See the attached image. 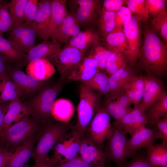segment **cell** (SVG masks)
Here are the masks:
<instances>
[{
	"label": "cell",
	"mask_w": 167,
	"mask_h": 167,
	"mask_svg": "<svg viewBox=\"0 0 167 167\" xmlns=\"http://www.w3.org/2000/svg\"><path fill=\"white\" fill-rule=\"evenodd\" d=\"M118 122L122 130L130 135L148 123L144 113L141 111L139 107L133 108Z\"/></svg>",
	"instance_id": "44dd1931"
},
{
	"label": "cell",
	"mask_w": 167,
	"mask_h": 167,
	"mask_svg": "<svg viewBox=\"0 0 167 167\" xmlns=\"http://www.w3.org/2000/svg\"><path fill=\"white\" fill-rule=\"evenodd\" d=\"M157 139L156 128L148 129L144 126L136 131L128 139L127 149L131 158L135 156L138 150L153 144Z\"/></svg>",
	"instance_id": "4fadbf2b"
},
{
	"label": "cell",
	"mask_w": 167,
	"mask_h": 167,
	"mask_svg": "<svg viewBox=\"0 0 167 167\" xmlns=\"http://www.w3.org/2000/svg\"><path fill=\"white\" fill-rule=\"evenodd\" d=\"M144 94L139 108L144 112L156 102L165 91L162 82L158 78L146 73Z\"/></svg>",
	"instance_id": "5bb4252c"
},
{
	"label": "cell",
	"mask_w": 167,
	"mask_h": 167,
	"mask_svg": "<svg viewBox=\"0 0 167 167\" xmlns=\"http://www.w3.org/2000/svg\"><path fill=\"white\" fill-rule=\"evenodd\" d=\"M85 54L75 48L66 46L46 59L56 66L62 78L67 80L71 73L81 62Z\"/></svg>",
	"instance_id": "52a82bcc"
},
{
	"label": "cell",
	"mask_w": 167,
	"mask_h": 167,
	"mask_svg": "<svg viewBox=\"0 0 167 167\" xmlns=\"http://www.w3.org/2000/svg\"><path fill=\"white\" fill-rule=\"evenodd\" d=\"M52 0L40 1L38 3V9L34 22L37 30V35L44 41L49 40V30L51 11Z\"/></svg>",
	"instance_id": "e0dca14e"
},
{
	"label": "cell",
	"mask_w": 167,
	"mask_h": 167,
	"mask_svg": "<svg viewBox=\"0 0 167 167\" xmlns=\"http://www.w3.org/2000/svg\"><path fill=\"white\" fill-rule=\"evenodd\" d=\"M66 0H52L50 22L48 37L51 40L68 13Z\"/></svg>",
	"instance_id": "7402d4cb"
},
{
	"label": "cell",
	"mask_w": 167,
	"mask_h": 167,
	"mask_svg": "<svg viewBox=\"0 0 167 167\" xmlns=\"http://www.w3.org/2000/svg\"><path fill=\"white\" fill-rule=\"evenodd\" d=\"M38 3L37 0H28L24 10L25 22L30 24L34 21L37 12Z\"/></svg>",
	"instance_id": "ee69618b"
},
{
	"label": "cell",
	"mask_w": 167,
	"mask_h": 167,
	"mask_svg": "<svg viewBox=\"0 0 167 167\" xmlns=\"http://www.w3.org/2000/svg\"><path fill=\"white\" fill-rule=\"evenodd\" d=\"M7 62L8 61L0 54V75L6 72L8 69Z\"/></svg>",
	"instance_id": "11a10c76"
},
{
	"label": "cell",
	"mask_w": 167,
	"mask_h": 167,
	"mask_svg": "<svg viewBox=\"0 0 167 167\" xmlns=\"http://www.w3.org/2000/svg\"><path fill=\"white\" fill-rule=\"evenodd\" d=\"M106 41L111 51H117L125 56L128 47L123 29L114 28L106 37Z\"/></svg>",
	"instance_id": "4dcf8cb0"
},
{
	"label": "cell",
	"mask_w": 167,
	"mask_h": 167,
	"mask_svg": "<svg viewBox=\"0 0 167 167\" xmlns=\"http://www.w3.org/2000/svg\"><path fill=\"white\" fill-rule=\"evenodd\" d=\"M116 14L121 19L123 26L125 22L131 17V12L127 7L122 6L116 12Z\"/></svg>",
	"instance_id": "816d5d0a"
},
{
	"label": "cell",
	"mask_w": 167,
	"mask_h": 167,
	"mask_svg": "<svg viewBox=\"0 0 167 167\" xmlns=\"http://www.w3.org/2000/svg\"><path fill=\"white\" fill-rule=\"evenodd\" d=\"M106 167H109L108 166H107Z\"/></svg>",
	"instance_id": "680465c9"
},
{
	"label": "cell",
	"mask_w": 167,
	"mask_h": 167,
	"mask_svg": "<svg viewBox=\"0 0 167 167\" xmlns=\"http://www.w3.org/2000/svg\"><path fill=\"white\" fill-rule=\"evenodd\" d=\"M143 113L148 123L152 124L155 125L160 118L167 117V94L165 90Z\"/></svg>",
	"instance_id": "4316f807"
},
{
	"label": "cell",
	"mask_w": 167,
	"mask_h": 167,
	"mask_svg": "<svg viewBox=\"0 0 167 167\" xmlns=\"http://www.w3.org/2000/svg\"><path fill=\"white\" fill-rule=\"evenodd\" d=\"M158 139L162 140V143L167 144V117L159 119L156 123Z\"/></svg>",
	"instance_id": "bcb514c9"
},
{
	"label": "cell",
	"mask_w": 167,
	"mask_h": 167,
	"mask_svg": "<svg viewBox=\"0 0 167 167\" xmlns=\"http://www.w3.org/2000/svg\"><path fill=\"white\" fill-rule=\"evenodd\" d=\"M75 111L74 105L71 102L65 99L60 98L54 101L51 108V114L56 120L68 123Z\"/></svg>",
	"instance_id": "484cf974"
},
{
	"label": "cell",
	"mask_w": 167,
	"mask_h": 167,
	"mask_svg": "<svg viewBox=\"0 0 167 167\" xmlns=\"http://www.w3.org/2000/svg\"><path fill=\"white\" fill-rule=\"evenodd\" d=\"M77 110L78 121L75 130L81 137L101 106V95L90 89L82 83Z\"/></svg>",
	"instance_id": "3957f363"
},
{
	"label": "cell",
	"mask_w": 167,
	"mask_h": 167,
	"mask_svg": "<svg viewBox=\"0 0 167 167\" xmlns=\"http://www.w3.org/2000/svg\"><path fill=\"white\" fill-rule=\"evenodd\" d=\"M52 148L54 154L50 159L56 165L65 164L79 156L81 136L73 127Z\"/></svg>",
	"instance_id": "8992f818"
},
{
	"label": "cell",
	"mask_w": 167,
	"mask_h": 167,
	"mask_svg": "<svg viewBox=\"0 0 167 167\" xmlns=\"http://www.w3.org/2000/svg\"><path fill=\"white\" fill-rule=\"evenodd\" d=\"M96 45L93 47L94 49L90 54L93 56L97 61L99 68L104 70H105L107 61L111 51L102 46H96Z\"/></svg>",
	"instance_id": "b9f144b4"
},
{
	"label": "cell",
	"mask_w": 167,
	"mask_h": 167,
	"mask_svg": "<svg viewBox=\"0 0 167 167\" xmlns=\"http://www.w3.org/2000/svg\"><path fill=\"white\" fill-rule=\"evenodd\" d=\"M115 15L114 12L106 11L103 9L100 13L98 20L99 27L102 33L105 37L115 28Z\"/></svg>",
	"instance_id": "f35d334b"
},
{
	"label": "cell",
	"mask_w": 167,
	"mask_h": 167,
	"mask_svg": "<svg viewBox=\"0 0 167 167\" xmlns=\"http://www.w3.org/2000/svg\"><path fill=\"white\" fill-rule=\"evenodd\" d=\"M57 90L54 88L45 89L39 96L33 106V111L37 117L45 119L51 116V111L57 95Z\"/></svg>",
	"instance_id": "cb8c5ba5"
},
{
	"label": "cell",
	"mask_w": 167,
	"mask_h": 167,
	"mask_svg": "<svg viewBox=\"0 0 167 167\" xmlns=\"http://www.w3.org/2000/svg\"><path fill=\"white\" fill-rule=\"evenodd\" d=\"M71 2V13L79 25L88 24L94 21L99 11V1L76 0Z\"/></svg>",
	"instance_id": "7c38bea8"
},
{
	"label": "cell",
	"mask_w": 167,
	"mask_h": 167,
	"mask_svg": "<svg viewBox=\"0 0 167 167\" xmlns=\"http://www.w3.org/2000/svg\"><path fill=\"white\" fill-rule=\"evenodd\" d=\"M130 83L133 88L135 94L134 107H139L144 94L145 85V76H135L130 82Z\"/></svg>",
	"instance_id": "ab89813d"
},
{
	"label": "cell",
	"mask_w": 167,
	"mask_h": 167,
	"mask_svg": "<svg viewBox=\"0 0 167 167\" xmlns=\"http://www.w3.org/2000/svg\"><path fill=\"white\" fill-rule=\"evenodd\" d=\"M61 49L60 43L56 41H44L32 47L26 54L22 64H25L40 59L47 58Z\"/></svg>",
	"instance_id": "ac0fdd59"
},
{
	"label": "cell",
	"mask_w": 167,
	"mask_h": 167,
	"mask_svg": "<svg viewBox=\"0 0 167 167\" xmlns=\"http://www.w3.org/2000/svg\"><path fill=\"white\" fill-rule=\"evenodd\" d=\"M127 61L125 55L117 51H111L107 61L105 70L109 76L127 65Z\"/></svg>",
	"instance_id": "e575fe53"
},
{
	"label": "cell",
	"mask_w": 167,
	"mask_h": 167,
	"mask_svg": "<svg viewBox=\"0 0 167 167\" xmlns=\"http://www.w3.org/2000/svg\"><path fill=\"white\" fill-rule=\"evenodd\" d=\"M71 127L68 123L48 122L41 127L38 133L37 144L32 158L35 162L49 157L48 154Z\"/></svg>",
	"instance_id": "7a4b0ae2"
},
{
	"label": "cell",
	"mask_w": 167,
	"mask_h": 167,
	"mask_svg": "<svg viewBox=\"0 0 167 167\" xmlns=\"http://www.w3.org/2000/svg\"><path fill=\"white\" fill-rule=\"evenodd\" d=\"M12 150L9 151L0 142V167H6Z\"/></svg>",
	"instance_id": "c3c4849f"
},
{
	"label": "cell",
	"mask_w": 167,
	"mask_h": 167,
	"mask_svg": "<svg viewBox=\"0 0 167 167\" xmlns=\"http://www.w3.org/2000/svg\"><path fill=\"white\" fill-rule=\"evenodd\" d=\"M128 139L119 122L112 123L110 135L106 140L104 151L108 162H113L117 167H124L131 158L127 149Z\"/></svg>",
	"instance_id": "5b68a950"
},
{
	"label": "cell",
	"mask_w": 167,
	"mask_h": 167,
	"mask_svg": "<svg viewBox=\"0 0 167 167\" xmlns=\"http://www.w3.org/2000/svg\"><path fill=\"white\" fill-rule=\"evenodd\" d=\"M55 71L51 62L44 58L30 62L26 69L28 75L39 81L49 78L54 73Z\"/></svg>",
	"instance_id": "603a6c76"
},
{
	"label": "cell",
	"mask_w": 167,
	"mask_h": 167,
	"mask_svg": "<svg viewBox=\"0 0 167 167\" xmlns=\"http://www.w3.org/2000/svg\"><path fill=\"white\" fill-rule=\"evenodd\" d=\"M7 40L17 49L25 54L35 46L37 30L34 22H25L15 26Z\"/></svg>",
	"instance_id": "30bf717a"
},
{
	"label": "cell",
	"mask_w": 167,
	"mask_h": 167,
	"mask_svg": "<svg viewBox=\"0 0 167 167\" xmlns=\"http://www.w3.org/2000/svg\"><path fill=\"white\" fill-rule=\"evenodd\" d=\"M124 4L141 20L145 23L147 22L149 15L146 0H124Z\"/></svg>",
	"instance_id": "74e56055"
},
{
	"label": "cell",
	"mask_w": 167,
	"mask_h": 167,
	"mask_svg": "<svg viewBox=\"0 0 167 167\" xmlns=\"http://www.w3.org/2000/svg\"><path fill=\"white\" fill-rule=\"evenodd\" d=\"M124 3V0H105L103 2V10L116 12L118 9Z\"/></svg>",
	"instance_id": "681fc988"
},
{
	"label": "cell",
	"mask_w": 167,
	"mask_h": 167,
	"mask_svg": "<svg viewBox=\"0 0 167 167\" xmlns=\"http://www.w3.org/2000/svg\"><path fill=\"white\" fill-rule=\"evenodd\" d=\"M104 105L102 106L115 120L119 122L122 118L132 109H126L118 102L108 94Z\"/></svg>",
	"instance_id": "d590c367"
},
{
	"label": "cell",
	"mask_w": 167,
	"mask_h": 167,
	"mask_svg": "<svg viewBox=\"0 0 167 167\" xmlns=\"http://www.w3.org/2000/svg\"><path fill=\"white\" fill-rule=\"evenodd\" d=\"M82 83L101 95L106 96L109 93V77L105 72L99 71L90 79Z\"/></svg>",
	"instance_id": "f546056e"
},
{
	"label": "cell",
	"mask_w": 167,
	"mask_h": 167,
	"mask_svg": "<svg viewBox=\"0 0 167 167\" xmlns=\"http://www.w3.org/2000/svg\"><path fill=\"white\" fill-rule=\"evenodd\" d=\"M124 167H152L147 161L145 157L135 156L131 160L126 162Z\"/></svg>",
	"instance_id": "7dc6e473"
},
{
	"label": "cell",
	"mask_w": 167,
	"mask_h": 167,
	"mask_svg": "<svg viewBox=\"0 0 167 167\" xmlns=\"http://www.w3.org/2000/svg\"><path fill=\"white\" fill-rule=\"evenodd\" d=\"M26 54L16 48L3 36L0 35V54L8 62H18L23 61Z\"/></svg>",
	"instance_id": "d6a6232c"
},
{
	"label": "cell",
	"mask_w": 167,
	"mask_h": 167,
	"mask_svg": "<svg viewBox=\"0 0 167 167\" xmlns=\"http://www.w3.org/2000/svg\"><path fill=\"white\" fill-rule=\"evenodd\" d=\"M152 24L154 31L157 33L167 44V13L153 18Z\"/></svg>",
	"instance_id": "60d3db41"
},
{
	"label": "cell",
	"mask_w": 167,
	"mask_h": 167,
	"mask_svg": "<svg viewBox=\"0 0 167 167\" xmlns=\"http://www.w3.org/2000/svg\"><path fill=\"white\" fill-rule=\"evenodd\" d=\"M79 25L71 13L68 12L52 40L67 45L70 40L80 31Z\"/></svg>",
	"instance_id": "d6986e66"
},
{
	"label": "cell",
	"mask_w": 167,
	"mask_h": 167,
	"mask_svg": "<svg viewBox=\"0 0 167 167\" xmlns=\"http://www.w3.org/2000/svg\"><path fill=\"white\" fill-rule=\"evenodd\" d=\"M79 156L90 167H106L108 162L104 150L88 135L81 137Z\"/></svg>",
	"instance_id": "8fae6325"
},
{
	"label": "cell",
	"mask_w": 167,
	"mask_h": 167,
	"mask_svg": "<svg viewBox=\"0 0 167 167\" xmlns=\"http://www.w3.org/2000/svg\"><path fill=\"white\" fill-rule=\"evenodd\" d=\"M41 126L37 121L27 117L3 130L0 142L9 151L13 150L36 135Z\"/></svg>",
	"instance_id": "277c9868"
},
{
	"label": "cell",
	"mask_w": 167,
	"mask_h": 167,
	"mask_svg": "<svg viewBox=\"0 0 167 167\" xmlns=\"http://www.w3.org/2000/svg\"><path fill=\"white\" fill-rule=\"evenodd\" d=\"M147 148L145 158L152 167H167V144L158 143Z\"/></svg>",
	"instance_id": "83f0119b"
},
{
	"label": "cell",
	"mask_w": 167,
	"mask_h": 167,
	"mask_svg": "<svg viewBox=\"0 0 167 167\" xmlns=\"http://www.w3.org/2000/svg\"><path fill=\"white\" fill-rule=\"evenodd\" d=\"M141 21L135 15H131L123 27L128 47L126 56L127 63L131 66L135 64L140 50Z\"/></svg>",
	"instance_id": "9c48e42d"
},
{
	"label": "cell",
	"mask_w": 167,
	"mask_h": 167,
	"mask_svg": "<svg viewBox=\"0 0 167 167\" xmlns=\"http://www.w3.org/2000/svg\"><path fill=\"white\" fill-rule=\"evenodd\" d=\"M20 91L6 72L0 75V103L3 104L18 98Z\"/></svg>",
	"instance_id": "f1b7e54d"
},
{
	"label": "cell",
	"mask_w": 167,
	"mask_h": 167,
	"mask_svg": "<svg viewBox=\"0 0 167 167\" xmlns=\"http://www.w3.org/2000/svg\"><path fill=\"white\" fill-rule=\"evenodd\" d=\"M56 165L50 158L35 162L34 165L32 167H55Z\"/></svg>",
	"instance_id": "f5cc1de1"
},
{
	"label": "cell",
	"mask_w": 167,
	"mask_h": 167,
	"mask_svg": "<svg viewBox=\"0 0 167 167\" xmlns=\"http://www.w3.org/2000/svg\"><path fill=\"white\" fill-rule=\"evenodd\" d=\"M27 1L11 0L9 2V10L12 23V29L15 26L24 22V10Z\"/></svg>",
	"instance_id": "8d00e7d4"
},
{
	"label": "cell",
	"mask_w": 167,
	"mask_h": 167,
	"mask_svg": "<svg viewBox=\"0 0 167 167\" xmlns=\"http://www.w3.org/2000/svg\"><path fill=\"white\" fill-rule=\"evenodd\" d=\"M146 0L149 15L153 18L157 15L167 13L165 0Z\"/></svg>",
	"instance_id": "7bdbcfd3"
},
{
	"label": "cell",
	"mask_w": 167,
	"mask_h": 167,
	"mask_svg": "<svg viewBox=\"0 0 167 167\" xmlns=\"http://www.w3.org/2000/svg\"><path fill=\"white\" fill-rule=\"evenodd\" d=\"M138 59V69L157 78L165 76L167 71V44L153 30H145L144 42Z\"/></svg>",
	"instance_id": "6da1fadb"
},
{
	"label": "cell",
	"mask_w": 167,
	"mask_h": 167,
	"mask_svg": "<svg viewBox=\"0 0 167 167\" xmlns=\"http://www.w3.org/2000/svg\"><path fill=\"white\" fill-rule=\"evenodd\" d=\"M7 109L4 117L2 131L11 126L12 123L17 120L25 112H27L18 98L11 101Z\"/></svg>",
	"instance_id": "1f68e13d"
},
{
	"label": "cell",
	"mask_w": 167,
	"mask_h": 167,
	"mask_svg": "<svg viewBox=\"0 0 167 167\" xmlns=\"http://www.w3.org/2000/svg\"><path fill=\"white\" fill-rule=\"evenodd\" d=\"M135 76L134 71L126 65L109 76V93L115 95L123 92L126 86Z\"/></svg>",
	"instance_id": "ffe728a7"
},
{
	"label": "cell",
	"mask_w": 167,
	"mask_h": 167,
	"mask_svg": "<svg viewBox=\"0 0 167 167\" xmlns=\"http://www.w3.org/2000/svg\"><path fill=\"white\" fill-rule=\"evenodd\" d=\"M115 21V27L114 28L117 29H123V24L121 19L116 14L114 18Z\"/></svg>",
	"instance_id": "6f0895ef"
},
{
	"label": "cell",
	"mask_w": 167,
	"mask_h": 167,
	"mask_svg": "<svg viewBox=\"0 0 167 167\" xmlns=\"http://www.w3.org/2000/svg\"><path fill=\"white\" fill-rule=\"evenodd\" d=\"M6 110L3 108L2 105L0 103V137L1 134L3 130V124Z\"/></svg>",
	"instance_id": "9f6ffc18"
},
{
	"label": "cell",
	"mask_w": 167,
	"mask_h": 167,
	"mask_svg": "<svg viewBox=\"0 0 167 167\" xmlns=\"http://www.w3.org/2000/svg\"><path fill=\"white\" fill-rule=\"evenodd\" d=\"M99 40V37L96 32L92 30L88 29L80 31L70 40L66 46L74 47L85 53L89 48L97 44Z\"/></svg>",
	"instance_id": "d4e9b609"
},
{
	"label": "cell",
	"mask_w": 167,
	"mask_h": 167,
	"mask_svg": "<svg viewBox=\"0 0 167 167\" xmlns=\"http://www.w3.org/2000/svg\"><path fill=\"white\" fill-rule=\"evenodd\" d=\"M110 117L105 109L101 106L84 133L103 150L104 143L112 132Z\"/></svg>",
	"instance_id": "ba28073f"
},
{
	"label": "cell",
	"mask_w": 167,
	"mask_h": 167,
	"mask_svg": "<svg viewBox=\"0 0 167 167\" xmlns=\"http://www.w3.org/2000/svg\"><path fill=\"white\" fill-rule=\"evenodd\" d=\"M36 135L14 149L6 167H28V162L33 157Z\"/></svg>",
	"instance_id": "2e32d148"
},
{
	"label": "cell",
	"mask_w": 167,
	"mask_h": 167,
	"mask_svg": "<svg viewBox=\"0 0 167 167\" xmlns=\"http://www.w3.org/2000/svg\"><path fill=\"white\" fill-rule=\"evenodd\" d=\"M98 63L91 54L85 56L79 64L73 71L67 80L69 81H87L99 71Z\"/></svg>",
	"instance_id": "9a60e30c"
},
{
	"label": "cell",
	"mask_w": 167,
	"mask_h": 167,
	"mask_svg": "<svg viewBox=\"0 0 167 167\" xmlns=\"http://www.w3.org/2000/svg\"><path fill=\"white\" fill-rule=\"evenodd\" d=\"M13 82L20 90L31 91L37 88L39 81L19 70L13 74Z\"/></svg>",
	"instance_id": "836d02e7"
},
{
	"label": "cell",
	"mask_w": 167,
	"mask_h": 167,
	"mask_svg": "<svg viewBox=\"0 0 167 167\" xmlns=\"http://www.w3.org/2000/svg\"></svg>",
	"instance_id": "91938a15"
},
{
	"label": "cell",
	"mask_w": 167,
	"mask_h": 167,
	"mask_svg": "<svg viewBox=\"0 0 167 167\" xmlns=\"http://www.w3.org/2000/svg\"><path fill=\"white\" fill-rule=\"evenodd\" d=\"M55 167H90L79 156L70 161L62 164L56 165Z\"/></svg>",
	"instance_id": "f907efd6"
},
{
	"label": "cell",
	"mask_w": 167,
	"mask_h": 167,
	"mask_svg": "<svg viewBox=\"0 0 167 167\" xmlns=\"http://www.w3.org/2000/svg\"><path fill=\"white\" fill-rule=\"evenodd\" d=\"M124 90L132 105H133L135 98V94L133 88L130 82L126 86Z\"/></svg>",
	"instance_id": "db71d44e"
},
{
	"label": "cell",
	"mask_w": 167,
	"mask_h": 167,
	"mask_svg": "<svg viewBox=\"0 0 167 167\" xmlns=\"http://www.w3.org/2000/svg\"><path fill=\"white\" fill-rule=\"evenodd\" d=\"M9 3L1 0L0 2V20L11 30L12 25L11 18L9 11Z\"/></svg>",
	"instance_id": "f6af8a7d"
}]
</instances>
